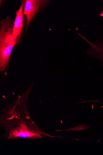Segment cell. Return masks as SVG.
Returning <instances> with one entry per match:
<instances>
[{
	"label": "cell",
	"instance_id": "cell-1",
	"mask_svg": "<svg viewBox=\"0 0 103 155\" xmlns=\"http://www.w3.org/2000/svg\"><path fill=\"white\" fill-rule=\"evenodd\" d=\"M7 115L2 117L1 123L8 139H39L42 138V134L50 136L37 129L35 125L33 126L34 123L27 115L25 117L20 116L19 117L20 115L16 116L14 113Z\"/></svg>",
	"mask_w": 103,
	"mask_h": 155
},
{
	"label": "cell",
	"instance_id": "cell-2",
	"mask_svg": "<svg viewBox=\"0 0 103 155\" xmlns=\"http://www.w3.org/2000/svg\"><path fill=\"white\" fill-rule=\"evenodd\" d=\"M14 21L8 17L0 23V70L8 66L13 48L18 44L13 34Z\"/></svg>",
	"mask_w": 103,
	"mask_h": 155
},
{
	"label": "cell",
	"instance_id": "cell-3",
	"mask_svg": "<svg viewBox=\"0 0 103 155\" xmlns=\"http://www.w3.org/2000/svg\"><path fill=\"white\" fill-rule=\"evenodd\" d=\"M50 2V1L49 0H23L21 1L23 5L24 15L26 19V31L37 13L44 11Z\"/></svg>",
	"mask_w": 103,
	"mask_h": 155
},
{
	"label": "cell",
	"instance_id": "cell-4",
	"mask_svg": "<svg viewBox=\"0 0 103 155\" xmlns=\"http://www.w3.org/2000/svg\"><path fill=\"white\" fill-rule=\"evenodd\" d=\"M78 35L90 45V48L87 51L88 56L98 59L103 67V41H91L80 34Z\"/></svg>",
	"mask_w": 103,
	"mask_h": 155
},
{
	"label": "cell",
	"instance_id": "cell-5",
	"mask_svg": "<svg viewBox=\"0 0 103 155\" xmlns=\"http://www.w3.org/2000/svg\"><path fill=\"white\" fill-rule=\"evenodd\" d=\"M23 9V5L21 3L20 8L16 12L15 19L14 22L13 36L18 44L21 41L24 27Z\"/></svg>",
	"mask_w": 103,
	"mask_h": 155
},
{
	"label": "cell",
	"instance_id": "cell-6",
	"mask_svg": "<svg viewBox=\"0 0 103 155\" xmlns=\"http://www.w3.org/2000/svg\"><path fill=\"white\" fill-rule=\"evenodd\" d=\"M85 124H80L75 127L70 128L65 130H58L56 131V132L60 131H79L87 129H89V126H86L85 125Z\"/></svg>",
	"mask_w": 103,
	"mask_h": 155
},
{
	"label": "cell",
	"instance_id": "cell-7",
	"mask_svg": "<svg viewBox=\"0 0 103 155\" xmlns=\"http://www.w3.org/2000/svg\"><path fill=\"white\" fill-rule=\"evenodd\" d=\"M102 41H103V40Z\"/></svg>",
	"mask_w": 103,
	"mask_h": 155
}]
</instances>
